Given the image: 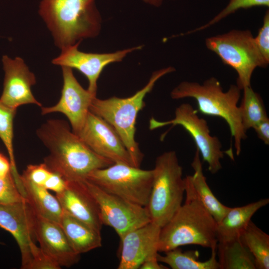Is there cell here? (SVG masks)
Segmentation results:
<instances>
[{
    "mask_svg": "<svg viewBox=\"0 0 269 269\" xmlns=\"http://www.w3.org/2000/svg\"><path fill=\"white\" fill-rule=\"evenodd\" d=\"M20 177L24 198L35 213L59 224L63 210L56 196L43 186L35 184L21 175Z\"/></svg>",
    "mask_w": 269,
    "mask_h": 269,
    "instance_id": "cell-22",
    "label": "cell"
},
{
    "mask_svg": "<svg viewBox=\"0 0 269 269\" xmlns=\"http://www.w3.org/2000/svg\"><path fill=\"white\" fill-rule=\"evenodd\" d=\"M174 70L173 67H168L154 71L147 83L129 97L114 96L100 99L96 97L91 103L90 111L114 128L129 151L135 167H140L143 157L135 139L137 116L145 106V97L151 92L156 82L164 75Z\"/></svg>",
    "mask_w": 269,
    "mask_h": 269,
    "instance_id": "cell-5",
    "label": "cell"
},
{
    "mask_svg": "<svg viewBox=\"0 0 269 269\" xmlns=\"http://www.w3.org/2000/svg\"><path fill=\"white\" fill-rule=\"evenodd\" d=\"M269 203L268 198L261 199L247 205L230 207L217 225L218 242L240 238L254 215Z\"/></svg>",
    "mask_w": 269,
    "mask_h": 269,
    "instance_id": "cell-19",
    "label": "cell"
},
{
    "mask_svg": "<svg viewBox=\"0 0 269 269\" xmlns=\"http://www.w3.org/2000/svg\"><path fill=\"white\" fill-rule=\"evenodd\" d=\"M36 214L26 200L0 204V227L9 232L21 253L22 269H59L36 244Z\"/></svg>",
    "mask_w": 269,
    "mask_h": 269,
    "instance_id": "cell-7",
    "label": "cell"
},
{
    "mask_svg": "<svg viewBox=\"0 0 269 269\" xmlns=\"http://www.w3.org/2000/svg\"><path fill=\"white\" fill-rule=\"evenodd\" d=\"M191 165L194 171L193 174L187 175L185 178L198 199L218 223L230 207L220 202L211 191L204 174L200 154L197 149Z\"/></svg>",
    "mask_w": 269,
    "mask_h": 269,
    "instance_id": "cell-21",
    "label": "cell"
},
{
    "mask_svg": "<svg viewBox=\"0 0 269 269\" xmlns=\"http://www.w3.org/2000/svg\"><path fill=\"white\" fill-rule=\"evenodd\" d=\"M211 251L210 259L204 262L199 260L198 251H183L179 247L164 252L163 256L158 253L157 259L159 262L167 265L172 269H219L216 258L217 250Z\"/></svg>",
    "mask_w": 269,
    "mask_h": 269,
    "instance_id": "cell-24",
    "label": "cell"
},
{
    "mask_svg": "<svg viewBox=\"0 0 269 269\" xmlns=\"http://www.w3.org/2000/svg\"><path fill=\"white\" fill-rule=\"evenodd\" d=\"M63 85L59 102L54 106L41 107L42 115L60 112L69 120L72 131L77 134L82 128L90 112V107L96 95L84 89L74 76L72 69L61 67Z\"/></svg>",
    "mask_w": 269,
    "mask_h": 269,
    "instance_id": "cell-14",
    "label": "cell"
},
{
    "mask_svg": "<svg viewBox=\"0 0 269 269\" xmlns=\"http://www.w3.org/2000/svg\"><path fill=\"white\" fill-rule=\"evenodd\" d=\"M164 0H143L146 3L155 6H159Z\"/></svg>",
    "mask_w": 269,
    "mask_h": 269,
    "instance_id": "cell-36",
    "label": "cell"
},
{
    "mask_svg": "<svg viewBox=\"0 0 269 269\" xmlns=\"http://www.w3.org/2000/svg\"><path fill=\"white\" fill-rule=\"evenodd\" d=\"M152 170V187L146 207L151 221L162 228L182 204L185 180L174 150L158 156Z\"/></svg>",
    "mask_w": 269,
    "mask_h": 269,
    "instance_id": "cell-6",
    "label": "cell"
},
{
    "mask_svg": "<svg viewBox=\"0 0 269 269\" xmlns=\"http://www.w3.org/2000/svg\"><path fill=\"white\" fill-rule=\"evenodd\" d=\"M83 182L97 204L103 225L113 228L120 239L151 221L146 207L109 193L86 179Z\"/></svg>",
    "mask_w": 269,
    "mask_h": 269,
    "instance_id": "cell-11",
    "label": "cell"
},
{
    "mask_svg": "<svg viewBox=\"0 0 269 269\" xmlns=\"http://www.w3.org/2000/svg\"><path fill=\"white\" fill-rule=\"evenodd\" d=\"M37 134L49 152L44 163L65 181L85 180L91 171L114 163L92 151L64 121H47Z\"/></svg>",
    "mask_w": 269,
    "mask_h": 269,
    "instance_id": "cell-1",
    "label": "cell"
},
{
    "mask_svg": "<svg viewBox=\"0 0 269 269\" xmlns=\"http://www.w3.org/2000/svg\"><path fill=\"white\" fill-rule=\"evenodd\" d=\"M59 224L77 254L81 255L102 246L101 231L63 210Z\"/></svg>",
    "mask_w": 269,
    "mask_h": 269,
    "instance_id": "cell-20",
    "label": "cell"
},
{
    "mask_svg": "<svg viewBox=\"0 0 269 269\" xmlns=\"http://www.w3.org/2000/svg\"><path fill=\"white\" fill-rule=\"evenodd\" d=\"M35 231L41 250L61 268L79 262L80 255L74 250L59 223L36 214Z\"/></svg>",
    "mask_w": 269,
    "mask_h": 269,
    "instance_id": "cell-17",
    "label": "cell"
},
{
    "mask_svg": "<svg viewBox=\"0 0 269 269\" xmlns=\"http://www.w3.org/2000/svg\"><path fill=\"white\" fill-rule=\"evenodd\" d=\"M140 269H166V266L161 265L157 259V255L145 260L140 265Z\"/></svg>",
    "mask_w": 269,
    "mask_h": 269,
    "instance_id": "cell-34",
    "label": "cell"
},
{
    "mask_svg": "<svg viewBox=\"0 0 269 269\" xmlns=\"http://www.w3.org/2000/svg\"><path fill=\"white\" fill-rule=\"evenodd\" d=\"M10 170V162L3 155L0 153V178L5 175Z\"/></svg>",
    "mask_w": 269,
    "mask_h": 269,
    "instance_id": "cell-35",
    "label": "cell"
},
{
    "mask_svg": "<svg viewBox=\"0 0 269 269\" xmlns=\"http://www.w3.org/2000/svg\"><path fill=\"white\" fill-rule=\"evenodd\" d=\"M161 227L150 221L126 233L121 239L118 269H138L148 258L157 255Z\"/></svg>",
    "mask_w": 269,
    "mask_h": 269,
    "instance_id": "cell-16",
    "label": "cell"
},
{
    "mask_svg": "<svg viewBox=\"0 0 269 269\" xmlns=\"http://www.w3.org/2000/svg\"><path fill=\"white\" fill-rule=\"evenodd\" d=\"M66 184V181L60 175L52 172L43 187L57 193L64 189Z\"/></svg>",
    "mask_w": 269,
    "mask_h": 269,
    "instance_id": "cell-32",
    "label": "cell"
},
{
    "mask_svg": "<svg viewBox=\"0 0 269 269\" xmlns=\"http://www.w3.org/2000/svg\"><path fill=\"white\" fill-rule=\"evenodd\" d=\"M243 95L239 107L241 123L244 131L253 128L269 118L263 100L251 86L244 88Z\"/></svg>",
    "mask_w": 269,
    "mask_h": 269,
    "instance_id": "cell-26",
    "label": "cell"
},
{
    "mask_svg": "<svg viewBox=\"0 0 269 269\" xmlns=\"http://www.w3.org/2000/svg\"><path fill=\"white\" fill-rule=\"evenodd\" d=\"M86 179L104 191L146 207L153 181V170L116 162L90 172Z\"/></svg>",
    "mask_w": 269,
    "mask_h": 269,
    "instance_id": "cell-9",
    "label": "cell"
},
{
    "mask_svg": "<svg viewBox=\"0 0 269 269\" xmlns=\"http://www.w3.org/2000/svg\"><path fill=\"white\" fill-rule=\"evenodd\" d=\"M75 134L98 155L114 163L134 166L129 151L114 128L90 111L83 127Z\"/></svg>",
    "mask_w": 269,
    "mask_h": 269,
    "instance_id": "cell-12",
    "label": "cell"
},
{
    "mask_svg": "<svg viewBox=\"0 0 269 269\" xmlns=\"http://www.w3.org/2000/svg\"><path fill=\"white\" fill-rule=\"evenodd\" d=\"M180 126L193 139L196 149L203 160L208 164V169L212 174L217 173L222 168L221 159L226 151L222 149L219 139L210 134L207 121L200 118L198 111L188 103H183L177 107L174 117L170 120L159 121L154 118L149 121V129L153 130L166 126Z\"/></svg>",
    "mask_w": 269,
    "mask_h": 269,
    "instance_id": "cell-10",
    "label": "cell"
},
{
    "mask_svg": "<svg viewBox=\"0 0 269 269\" xmlns=\"http://www.w3.org/2000/svg\"><path fill=\"white\" fill-rule=\"evenodd\" d=\"M80 42L62 48L60 54L53 59L52 63L79 71L88 80V90L95 95L97 81L104 68L111 63L122 61L129 53L142 48L139 45L112 53H86L78 49Z\"/></svg>",
    "mask_w": 269,
    "mask_h": 269,
    "instance_id": "cell-13",
    "label": "cell"
},
{
    "mask_svg": "<svg viewBox=\"0 0 269 269\" xmlns=\"http://www.w3.org/2000/svg\"><path fill=\"white\" fill-rule=\"evenodd\" d=\"M15 109L8 108L0 102V138L2 141L8 153L11 172L15 181L20 179L14 159L13 146V122L16 113Z\"/></svg>",
    "mask_w": 269,
    "mask_h": 269,
    "instance_id": "cell-27",
    "label": "cell"
},
{
    "mask_svg": "<svg viewBox=\"0 0 269 269\" xmlns=\"http://www.w3.org/2000/svg\"><path fill=\"white\" fill-rule=\"evenodd\" d=\"M184 180V203L161 228L158 252L164 253L188 245L217 250V223L198 199L185 177Z\"/></svg>",
    "mask_w": 269,
    "mask_h": 269,
    "instance_id": "cell-2",
    "label": "cell"
},
{
    "mask_svg": "<svg viewBox=\"0 0 269 269\" xmlns=\"http://www.w3.org/2000/svg\"><path fill=\"white\" fill-rule=\"evenodd\" d=\"M269 0H230L226 7L207 23L185 33L180 34L179 36L187 35L204 30L240 9H246L255 6L269 7Z\"/></svg>",
    "mask_w": 269,
    "mask_h": 269,
    "instance_id": "cell-28",
    "label": "cell"
},
{
    "mask_svg": "<svg viewBox=\"0 0 269 269\" xmlns=\"http://www.w3.org/2000/svg\"><path fill=\"white\" fill-rule=\"evenodd\" d=\"M26 200L19 192L11 170L0 178V204H7Z\"/></svg>",
    "mask_w": 269,
    "mask_h": 269,
    "instance_id": "cell-29",
    "label": "cell"
},
{
    "mask_svg": "<svg viewBox=\"0 0 269 269\" xmlns=\"http://www.w3.org/2000/svg\"><path fill=\"white\" fill-rule=\"evenodd\" d=\"M257 135L265 144H269V119L259 123L253 128Z\"/></svg>",
    "mask_w": 269,
    "mask_h": 269,
    "instance_id": "cell-33",
    "label": "cell"
},
{
    "mask_svg": "<svg viewBox=\"0 0 269 269\" xmlns=\"http://www.w3.org/2000/svg\"><path fill=\"white\" fill-rule=\"evenodd\" d=\"M65 188L56 193L63 211L101 231L103 224L97 204L82 181H66Z\"/></svg>",
    "mask_w": 269,
    "mask_h": 269,
    "instance_id": "cell-18",
    "label": "cell"
},
{
    "mask_svg": "<svg viewBox=\"0 0 269 269\" xmlns=\"http://www.w3.org/2000/svg\"><path fill=\"white\" fill-rule=\"evenodd\" d=\"M240 239L254 257L257 269H269V235L251 221Z\"/></svg>",
    "mask_w": 269,
    "mask_h": 269,
    "instance_id": "cell-25",
    "label": "cell"
},
{
    "mask_svg": "<svg viewBox=\"0 0 269 269\" xmlns=\"http://www.w3.org/2000/svg\"><path fill=\"white\" fill-rule=\"evenodd\" d=\"M39 12L61 49L94 38L101 30L95 0H42Z\"/></svg>",
    "mask_w": 269,
    "mask_h": 269,
    "instance_id": "cell-3",
    "label": "cell"
},
{
    "mask_svg": "<svg viewBox=\"0 0 269 269\" xmlns=\"http://www.w3.org/2000/svg\"><path fill=\"white\" fill-rule=\"evenodd\" d=\"M219 269H257L254 257L240 238L218 242Z\"/></svg>",
    "mask_w": 269,
    "mask_h": 269,
    "instance_id": "cell-23",
    "label": "cell"
},
{
    "mask_svg": "<svg viewBox=\"0 0 269 269\" xmlns=\"http://www.w3.org/2000/svg\"><path fill=\"white\" fill-rule=\"evenodd\" d=\"M51 172L43 163L28 165L21 176L35 184L43 186Z\"/></svg>",
    "mask_w": 269,
    "mask_h": 269,
    "instance_id": "cell-31",
    "label": "cell"
},
{
    "mask_svg": "<svg viewBox=\"0 0 269 269\" xmlns=\"http://www.w3.org/2000/svg\"><path fill=\"white\" fill-rule=\"evenodd\" d=\"M2 63L4 78L0 102L15 110L20 106L28 104L41 107L31 92V86L36 83L35 77L23 60L18 57L13 59L3 55Z\"/></svg>",
    "mask_w": 269,
    "mask_h": 269,
    "instance_id": "cell-15",
    "label": "cell"
},
{
    "mask_svg": "<svg viewBox=\"0 0 269 269\" xmlns=\"http://www.w3.org/2000/svg\"><path fill=\"white\" fill-rule=\"evenodd\" d=\"M254 40L265 63H269V10L268 9L264 16L263 23L259 29Z\"/></svg>",
    "mask_w": 269,
    "mask_h": 269,
    "instance_id": "cell-30",
    "label": "cell"
},
{
    "mask_svg": "<svg viewBox=\"0 0 269 269\" xmlns=\"http://www.w3.org/2000/svg\"><path fill=\"white\" fill-rule=\"evenodd\" d=\"M241 90L237 85H231L224 91L220 81L212 77L202 83L183 81L171 91L170 97L175 100L192 98L196 101L197 111L201 114L224 120L229 126L231 138H234L236 154L239 155L242 142L247 138L238 105Z\"/></svg>",
    "mask_w": 269,
    "mask_h": 269,
    "instance_id": "cell-4",
    "label": "cell"
},
{
    "mask_svg": "<svg viewBox=\"0 0 269 269\" xmlns=\"http://www.w3.org/2000/svg\"><path fill=\"white\" fill-rule=\"evenodd\" d=\"M205 43L207 48L218 55L224 64L236 71V85L242 90L251 86L252 75L257 68L268 66L250 30L233 29L208 37Z\"/></svg>",
    "mask_w": 269,
    "mask_h": 269,
    "instance_id": "cell-8",
    "label": "cell"
}]
</instances>
